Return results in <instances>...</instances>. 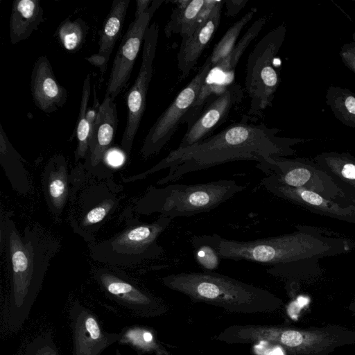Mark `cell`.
<instances>
[{
    "label": "cell",
    "mask_w": 355,
    "mask_h": 355,
    "mask_svg": "<svg viewBox=\"0 0 355 355\" xmlns=\"http://www.w3.org/2000/svg\"><path fill=\"white\" fill-rule=\"evenodd\" d=\"M153 1L151 0H137L136 1V10L135 19H137L144 15L149 8Z\"/></svg>",
    "instance_id": "cell-34"
},
{
    "label": "cell",
    "mask_w": 355,
    "mask_h": 355,
    "mask_svg": "<svg viewBox=\"0 0 355 355\" xmlns=\"http://www.w3.org/2000/svg\"><path fill=\"white\" fill-rule=\"evenodd\" d=\"M116 355H121V354L120 351L119 350V349H117L116 350Z\"/></svg>",
    "instance_id": "cell-38"
},
{
    "label": "cell",
    "mask_w": 355,
    "mask_h": 355,
    "mask_svg": "<svg viewBox=\"0 0 355 355\" xmlns=\"http://www.w3.org/2000/svg\"><path fill=\"white\" fill-rule=\"evenodd\" d=\"M248 0H226L225 4L226 6L227 15L234 17L237 15L246 5Z\"/></svg>",
    "instance_id": "cell-33"
},
{
    "label": "cell",
    "mask_w": 355,
    "mask_h": 355,
    "mask_svg": "<svg viewBox=\"0 0 355 355\" xmlns=\"http://www.w3.org/2000/svg\"><path fill=\"white\" fill-rule=\"evenodd\" d=\"M256 12V8L250 9L226 31L209 56L212 66L219 62L233 50L242 29L252 19Z\"/></svg>",
    "instance_id": "cell-29"
},
{
    "label": "cell",
    "mask_w": 355,
    "mask_h": 355,
    "mask_svg": "<svg viewBox=\"0 0 355 355\" xmlns=\"http://www.w3.org/2000/svg\"><path fill=\"white\" fill-rule=\"evenodd\" d=\"M352 202L355 204V197L351 199Z\"/></svg>",
    "instance_id": "cell-39"
},
{
    "label": "cell",
    "mask_w": 355,
    "mask_h": 355,
    "mask_svg": "<svg viewBox=\"0 0 355 355\" xmlns=\"http://www.w3.org/2000/svg\"><path fill=\"white\" fill-rule=\"evenodd\" d=\"M4 234L10 262V292L5 311L8 331H18L28 319L60 241L45 230L26 227L21 236L13 221L5 220Z\"/></svg>",
    "instance_id": "cell-2"
},
{
    "label": "cell",
    "mask_w": 355,
    "mask_h": 355,
    "mask_svg": "<svg viewBox=\"0 0 355 355\" xmlns=\"http://www.w3.org/2000/svg\"><path fill=\"white\" fill-rule=\"evenodd\" d=\"M107 160L110 165L118 166L123 163V156L119 152H112L107 154Z\"/></svg>",
    "instance_id": "cell-36"
},
{
    "label": "cell",
    "mask_w": 355,
    "mask_h": 355,
    "mask_svg": "<svg viewBox=\"0 0 355 355\" xmlns=\"http://www.w3.org/2000/svg\"><path fill=\"white\" fill-rule=\"evenodd\" d=\"M21 355H59L51 332L38 335L26 346Z\"/></svg>",
    "instance_id": "cell-30"
},
{
    "label": "cell",
    "mask_w": 355,
    "mask_h": 355,
    "mask_svg": "<svg viewBox=\"0 0 355 355\" xmlns=\"http://www.w3.org/2000/svg\"><path fill=\"white\" fill-rule=\"evenodd\" d=\"M91 78L87 74L83 82L80 108L77 124L76 127V136L77 139V148L75 153L76 160L85 158L89 152V141L90 138L91 126L87 118L88 103L91 94Z\"/></svg>",
    "instance_id": "cell-26"
},
{
    "label": "cell",
    "mask_w": 355,
    "mask_h": 355,
    "mask_svg": "<svg viewBox=\"0 0 355 355\" xmlns=\"http://www.w3.org/2000/svg\"><path fill=\"white\" fill-rule=\"evenodd\" d=\"M302 340V334L296 331H286L281 336L282 343L290 347H295L300 345Z\"/></svg>",
    "instance_id": "cell-32"
},
{
    "label": "cell",
    "mask_w": 355,
    "mask_h": 355,
    "mask_svg": "<svg viewBox=\"0 0 355 355\" xmlns=\"http://www.w3.org/2000/svg\"><path fill=\"white\" fill-rule=\"evenodd\" d=\"M342 57L349 67L355 71V47L348 49L343 51Z\"/></svg>",
    "instance_id": "cell-35"
},
{
    "label": "cell",
    "mask_w": 355,
    "mask_h": 355,
    "mask_svg": "<svg viewBox=\"0 0 355 355\" xmlns=\"http://www.w3.org/2000/svg\"><path fill=\"white\" fill-rule=\"evenodd\" d=\"M212 65L209 57L196 76L157 118L146 135L140 153L144 159L157 154L169 141L198 98Z\"/></svg>",
    "instance_id": "cell-7"
},
{
    "label": "cell",
    "mask_w": 355,
    "mask_h": 355,
    "mask_svg": "<svg viewBox=\"0 0 355 355\" xmlns=\"http://www.w3.org/2000/svg\"><path fill=\"white\" fill-rule=\"evenodd\" d=\"M261 186L276 196L312 212L355 223V206L342 207L322 195L304 188H293L278 182L272 175L261 180Z\"/></svg>",
    "instance_id": "cell-15"
},
{
    "label": "cell",
    "mask_w": 355,
    "mask_h": 355,
    "mask_svg": "<svg viewBox=\"0 0 355 355\" xmlns=\"http://www.w3.org/2000/svg\"><path fill=\"white\" fill-rule=\"evenodd\" d=\"M327 102L334 115L343 123L355 128V95L346 89L331 87Z\"/></svg>",
    "instance_id": "cell-28"
},
{
    "label": "cell",
    "mask_w": 355,
    "mask_h": 355,
    "mask_svg": "<svg viewBox=\"0 0 355 355\" xmlns=\"http://www.w3.org/2000/svg\"><path fill=\"white\" fill-rule=\"evenodd\" d=\"M175 8L164 28L169 38L173 34H180L182 38L189 36L195 29L205 6V0L172 1Z\"/></svg>",
    "instance_id": "cell-22"
},
{
    "label": "cell",
    "mask_w": 355,
    "mask_h": 355,
    "mask_svg": "<svg viewBox=\"0 0 355 355\" xmlns=\"http://www.w3.org/2000/svg\"><path fill=\"white\" fill-rule=\"evenodd\" d=\"M286 27L280 25L267 33L250 53L246 65L245 89L250 98L248 116L257 119L272 106L279 84L275 60L283 44Z\"/></svg>",
    "instance_id": "cell-5"
},
{
    "label": "cell",
    "mask_w": 355,
    "mask_h": 355,
    "mask_svg": "<svg viewBox=\"0 0 355 355\" xmlns=\"http://www.w3.org/2000/svg\"><path fill=\"white\" fill-rule=\"evenodd\" d=\"M234 180H219L194 184L150 185L136 203L141 214L158 213L171 220L210 211L245 189Z\"/></svg>",
    "instance_id": "cell-3"
},
{
    "label": "cell",
    "mask_w": 355,
    "mask_h": 355,
    "mask_svg": "<svg viewBox=\"0 0 355 355\" xmlns=\"http://www.w3.org/2000/svg\"><path fill=\"white\" fill-rule=\"evenodd\" d=\"M159 26L153 22L147 28L143 43L141 63L134 84L126 94L127 120L121 139V148L130 155L146 106V96L153 72Z\"/></svg>",
    "instance_id": "cell-8"
},
{
    "label": "cell",
    "mask_w": 355,
    "mask_h": 355,
    "mask_svg": "<svg viewBox=\"0 0 355 355\" xmlns=\"http://www.w3.org/2000/svg\"><path fill=\"white\" fill-rule=\"evenodd\" d=\"M331 246L308 232L299 231L252 241H236L221 237L222 259L245 260L272 266H283L302 259L327 254Z\"/></svg>",
    "instance_id": "cell-4"
},
{
    "label": "cell",
    "mask_w": 355,
    "mask_h": 355,
    "mask_svg": "<svg viewBox=\"0 0 355 355\" xmlns=\"http://www.w3.org/2000/svg\"><path fill=\"white\" fill-rule=\"evenodd\" d=\"M118 115L114 101L105 97L90 132L88 156L92 166L98 165L112 146L117 130Z\"/></svg>",
    "instance_id": "cell-18"
},
{
    "label": "cell",
    "mask_w": 355,
    "mask_h": 355,
    "mask_svg": "<svg viewBox=\"0 0 355 355\" xmlns=\"http://www.w3.org/2000/svg\"><path fill=\"white\" fill-rule=\"evenodd\" d=\"M256 166L283 185L306 189L329 200L336 196L343 197V190L329 175L300 160L272 157Z\"/></svg>",
    "instance_id": "cell-10"
},
{
    "label": "cell",
    "mask_w": 355,
    "mask_h": 355,
    "mask_svg": "<svg viewBox=\"0 0 355 355\" xmlns=\"http://www.w3.org/2000/svg\"><path fill=\"white\" fill-rule=\"evenodd\" d=\"M243 98V90L236 82L210 97L196 121L187 130L178 148L189 147L211 136Z\"/></svg>",
    "instance_id": "cell-13"
},
{
    "label": "cell",
    "mask_w": 355,
    "mask_h": 355,
    "mask_svg": "<svg viewBox=\"0 0 355 355\" xmlns=\"http://www.w3.org/2000/svg\"><path fill=\"white\" fill-rule=\"evenodd\" d=\"M69 318L72 329V355H101L121 337L120 333L105 331L96 314L78 301L71 306Z\"/></svg>",
    "instance_id": "cell-12"
},
{
    "label": "cell",
    "mask_w": 355,
    "mask_h": 355,
    "mask_svg": "<svg viewBox=\"0 0 355 355\" xmlns=\"http://www.w3.org/2000/svg\"><path fill=\"white\" fill-rule=\"evenodd\" d=\"M266 355H284L283 352L280 348L272 349L270 352H268Z\"/></svg>",
    "instance_id": "cell-37"
},
{
    "label": "cell",
    "mask_w": 355,
    "mask_h": 355,
    "mask_svg": "<svg viewBox=\"0 0 355 355\" xmlns=\"http://www.w3.org/2000/svg\"><path fill=\"white\" fill-rule=\"evenodd\" d=\"M40 0H15L9 21L10 40L15 44L28 38L44 19Z\"/></svg>",
    "instance_id": "cell-20"
},
{
    "label": "cell",
    "mask_w": 355,
    "mask_h": 355,
    "mask_svg": "<svg viewBox=\"0 0 355 355\" xmlns=\"http://www.w3.org/2000/svg\"><path fill=\"white\" fill-rule=\"evenodd\" d=\"M67 162L62 155L53 157L44 174V189L49 205L53 212L60 214L68 197Z\"/></svg>",
    "instance_id": "cell-21"
},
{
    "label": "cell",
    "mask_w": 355,
    "mask_h": 355,
    "mask_svg": "<svg viewBox=\"0 0 355 355\" xmlns=\"http://www.w3.org/2000/svg\"><path fill=\"white\" fill-rule=\"evenodd\" d=\"M130 2V0L112 1L100 32L98 52L86 58L92 65L99 69L101 74L106 71L110 55L121 35Z\"/></svg>",
    "instance_id": "cell-19"
},
{
    "label": "cell",
    "mask_w": 355,
    "mask_h": 355,
    "mask_svg": "<svg viewBox=\"0 0 355 355\" xmlns=\"http://www.w3.org/2000/svg\"><path fill=\"white\" fill-rule=\"evenodd\" d=\"M116 205V200L113 198L105 199L87 213L82 220L80 225L87 228L101 223Z\"/></svg>",
    "instance_id": "cell-31"
},
{
    "label": "cell",
    "mask_w": 355,
    "mask_h": 355,
    "mask_svg": "<svg viewBox=\"0 0 355 355\" xmlns=\"http://www.w3.org/2000/svg\"><path fill=\"white\" fill-rule=\"evenodd\" d=\"M321 168L334 181L355 190V158L337 153H324L315 157Z\"/></svg>",
    "instance_id": "cell-24"
},
{
    "label": "cell",
    "mask_w": 355,
    "mask_h": 355,
    "mask_svg": "<svg viewBox=\"0 0 355 355\" xmlns=\"http://www.w3.org/2000/svg\"><path fill=\"white\" fill-rule=\"evenodd\" d=\"M31 91L36 107L46 114L57 112L67 103V89L58 81L46 55L39 57L34 63Z\"/></svg>",
    "instance_id": "cell-16"
},
{
    "label": "cell",
    "mask_w": 355,
    "mask_h": 355,
    "mask_svg": "<svg viewBox=\"0 0 355 355\" xmlns=\"http://www.w3.org/2000/svg\"><path fill=\"white\" fill-rule=\"evenodd\" d=\"M94 277L110 300L125 309L141 314L152 302L149 296L127 277L108 269H98Z\"/></svg>",
    "instance_id": "cell-17"
},
{
    "label": "cell",
    "mask_w": 355,
    "mask_h": 355,
    "mask_svg": "<svg viewBox=\"0 0 355 355\" xmlns=\"http://www.w3.org/2000/svg\"><path fill=\"white\" fill-rule=\"evenodd\" d=\"M220 239L217 234L194 236L191 239L195 259L206 272H214L219 266Z\"/></svg>",
    "instance_id": "cell-25"
},
{
    "label": "cell",
    "mask_w": 355,
    "mask_h": 355,
    "mask_svg": "<svg viewBox=\"0 0 355 355\" xmlns=\"http://www.w3.org/2000/svg\"><path fill=\"white\" fill-rule=\"evenodd\" d=\"M163 2L162 0L153 1L148 10L130 23L113 60L105 97L114 101L127 87L146 31L155 12Z\"/></svg>",
    "instance_id": "cell-11"
},
{
    "label": "cell",
    "mask_w": 355,
    "mask_h": 355,
    "mask_svg": "<svg viewBox=\"0 0 355 355\" xmlns=\"http://www.w3.org/2000/svg\"><path fill=\"white\" fill-rule=\"evenodd\" d=\"M225 1L205 0L199 21L193 31L182 38L177 55L182 79L186 78L196 66L220 24Z\"/></svg>",
    "instance_id": "cell-14"
},
{
    "label": "cell",
    "mask_w": 355,
    "mask_h": 355,
    "mask_svg": "<svg viewBox=\"0 0 355 355\" xmlns=\"http://www.w3.org/2000/svg\"><path fill=\"white\" fill-rule=\"evenodd\" d=\"M171 219L160 216L151 223L137 222L116 236L91 245L94 259L110 265L128 266L155 259L163 253L157 239Z\"/></svg>",
    "instance_id": "cell-6"
},
{
    "label": "cell",
    "mask_w": 355,
    "mask_h": 355,
    "mask_svg": "<svg viewBox=\"0 0 355 355\" xmlns=\"http://www.w3.org/2000/svg\"><path fill=\"white\" fill-rule=\"evenodd\" d=\"M88 31L87 24L81 18L71 21L68 17L59 24L55 35L65 51L76 53L84 44Z\"/></svg>",
    "instance_id": "cell-27"
},
{
    "label": "cell",
    "mask_w": 355,
    "mask_h": 355,
    "mask_svg": "<svg viewBox=\"0 0 355 355\" xmlns=\"http://www.w3.org/2000/svg\"><path fill=\"white\" fill-rule=\"evenodd\" d=\"M20 158L0 124L1 165L12 187L21 194H25L30 190V183Z\"/></svg>",
    "instance_id": "cell-23"
},
{
    "label": "cell",
    "mask_w": 355,
    "mask_h": 355,
    "mask_svg": "<svg viewBox=\"0 0 355 355\" xmlns=\"http://www.w3.org/2000/svg\"><path fill=\"white\" fill-rule=\"evenodd\" d=\"M244 116L218 133L184 148H175L147 171L123 178L125 182L139 180L155 172L168 168L167 175L157 184L174 182L183 175L235 161L262 163L272 157L292 153L295 140L277 136L279 130Z\"/></svg>",
    "instance_id": "cell-1"
},
{
    "label": "cell",
    "mask_w": 355,
    "mask_h": 355,
    "mask_svg": "<svg viewBox=\"0 0 355 355\" xmlns=\"http://www.w3.org/2000/svg\"><path fill=\"white\" fill-rule=\"evenodd\" d=\"M266 23V17L254 21L236 43L233 50L219 62L212 66L199 92L197 99L184 118L189 129L196 121L209 98L223 92L235 82L236 65L250 42L259 34Z\"/></svg>",
    "instance_id": "cell-9"
}]
</instances>
